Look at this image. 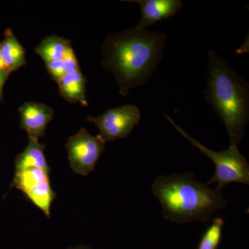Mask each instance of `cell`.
<instances>
[{
  "label": "cell",
  "instance_id": "obj_1",
  "mask_svg": "<svg viewBox=\"0 0 249 249\" xmlns=\"http://www.w3.org/2000/svg\"><path fill=\"white\" fill-rule=\"evenodd\" d=\"M165 42L163 33L135 27L107 36L102 66L114 76L122 96L148 81L163 59Z\"/></svg>",
  "mask_w": 249,
  "mask_h": 249
},
{
  "label": "cell",
  "instance_id": "obj_2",
  "mask_svg": "<svg viewBox=\"0 0 249 249\" xmlns=\"http://www.w3.org/2000/svg\"><path fill=\"white\" fill-rule=\"evenodd\" d=\"M152 189L165 219L178 224L210 222L213 214L227 204L221 191L196 181L193 172L159 175Z\"/></svg>",
  "mask_w": 249,
  "mask_h": 249
},
{
  "label": "cell",
  "instance_id": "obj_3",
  "mask_svg": "<svg viewBox=\"0 0 249 249\" xmlns=\"http://www.w3.org/2000/svg\"><path fill=\"white\" fill-rule=\"evenodd\" d=\"M206 102L224 123L231 144L238 145L249 119V85L213 51L208 53Z\"/></svg>",
  "mask_w": 249,
  "mask_h": 249
},
{
  "label": "cell",
  "instance_id": "obj_4",
  "mask_svg": "<svg viewBox=\"0 0 249 249\" xmlns=\"http://www.w3.org/2000/svg\"><path fill=\"white\" fill-rule=\"evenodd\" d=\"M167 120L176 129L178 133L187 139L201 153L207 156L213 162L215 172L212 178L206 183L207 186L217 183L215 189L221 191L223 188L231 183H249V164L248 160L239 151L237 145L231 144L227 150L216 152L210 150L199 141L193 138L171 119L164 114Z\"/></svg>",
  "mask_w": 249,
  "mask_h": 249
},
{
  "label": "cell",
  "instance_id": "obj_5",
  "mask_svg": "<svg viewBox=\"0 0 249 249\" xmlns=\"http://www.w3.org/2000/svg\"><path fill=\"white\" fill-rule=\"evenodd\" d=\"M65 148L71 170L78 175L88 176L94 170L106 149V142L99 135H91L86 129L81 128L69 137Z\"/></svg>",
  "mask_w": 249,
  "mask_h": 249
},
{
  "label": "cell",
  "instance_id": "obj_6",
  "mask_svg": "<svg viewBox=\"0 0 249 249\" xmlns=\"http://www.w3.org/2000/svg\"><path fill=\"white\" fill-rule=\"evenodd\" d=\"M142 113L137 106L127 104L109 109L101 115L88 116L87 121L97 127L98 135L105 142L125 139L135 126L139 124Z\"/></svg>",
  "mask_w": 249,
  "mask_h": 249
},
{
  "label": "cell",
  "instance_id": "obj_7",
  "mask_svg": "<svg viewBox=\"0 0 249 249\" xmlns=\"http://www.w3.org/2000/svg\"><path fill=\"white\" fill-rule=\"evenodd\" d=\"M13 186L22 192L28 199L50 217V210L55 193L52 190L49 175L36 167L15 172Z\"/></svg>",
  "mask_w": 249,
  "mask_h": 249
},
{
  "label": "cell",
  "instance_id": "obj_8",
  "mask_svg": "<svg viewBox=\"0 0 249 249\" xmlns=\"http://www.w3.org/2000/svg\"><path fill=\"white\" fill-rule=\"evenodd\" d=\"M140 6V20L135 27L137 30H146L156 22L175 16L182 9L181 0H125Z\"/></svg>",
  "mask_w": 249,
  "mask_h": 249
},
{
  "label": "cell",
  "instance_id": "obj_9",
  "mask_svg": "<svg viewBox=\"0 0 249 249\" xmlns=\"http://www.w3.org/2000/svg\"><path fill=\"white\" fill-rule=\"evenodd\" d=\"M21 116V128L29 137L38 139L45 134L47 124L52 121L53 110L44 103L27 102L18 109Z\"/></svg>",
  "mask_w": 249,
  "mask_h": 249
},
{
  "label": "cell",
  "instance_id": "obj_10",
  "mask_svg": "<svg viewBox=\"0 0 249 249\" xmlns=\"http://www.w3.org/2000/svg\"><path fill=\"white\" fill-rule=\"evenodd\" d=\"M60 94L66 101L71 103H80L88 106L86 98V79L80 70L67 73L57 82Z\"/></svg>",
  "mask_w": 249,
  "mask_h": 249
},
{
  "label": "cell",
  "instance_id": "obj_11",
  "mask_svg": "<svg viewBox=\"0 0 249 249\" xmlns=\"http://www.w3.org/2000/svg\"><path fill=\"white\" fill-rule=\"evenodd\" d=\"M45 146L46 144L40 143L38 139L29 137V142L25 150L16 156L15 172L20 171L28 167H36L49 175L51 169L44 153Z\"/></svg>",
  "mask_w": 249,
  "mask_h": 249
},
{
  "label": "cell",
  "instance_id": "obj_12",
  "mask_svg": "<svg viewBox=\"0 0 249 249\" xmlns=\"http://www.w3.org/2000/svg\"><path fill=\"white\" fill-rule=\"evenodd\" d=\"M1 55L6 70L10 73L25 65V49L19 43L11 29H6L0 42Z\"/></svg>",
  "mask_w": 249,
  "mask_h": 249
},
{
  "label": "cell",
  "instance_id": "obj_13",
  "mask_svg": "<svg viewBox=\"0 0 249 249\" xmlns=\"http://www.w3.org/2000/svg\"><path fill=\"white\" fill-rule=\"evenodd\" d=\"M71 47L70 40L58 36H48L43 39L35 49L36 53L49 62L60 60L65 56L67 49Z\"/></svg>",
  "mask_w": 249,
  "mask_h": 249
},
{
  "label": "cell",
  "instance_id": "obj_14",
  "mask_svg": "<svg viewBox=\"0 0 249 249\" xmlns=\"http://www.w3.org/2000/svg\"><path fill=\"white\" fill-rule=\"evenodd\" d=\"M224 222L221 217L213 221L212 224L204 232L198 249H216L220 243Z\"/></svg>",
  "mask_w": 249,
  "mask_h": 249
},
{
  "label": "cell",
  "instance_id": "obj_15",
  "mask_svg": "<svg viewBox=\"0 0 249 249\" xmlns=\"http://www.w3.org/2000/svg\"><path fill=\"white\" fill-rule=\"evenodd\" d=\"M45 65L52 79L56 81V83L60 78L67 73L66 65L63 59L46 62Z\"/></svg>",
  "mask_w": 249,
  "mask_h": 249
},
{
  "label": "cell",
  "instance_id": "obj_16",
  "mask_svg": "<svg viewBox=\"0 0 249 249\" xmlns=\"http://www.w3.org/2000/svg\"><path fill=\"white\" fill-rule=\"evenodd\" d=\"M62 59L65 61V65H66L67 73L80 70L76 54H75L73 49H72L71 46L67 49L65 56Z\"/></svg>",
  "mask_w": 249,
  "mask_h": 249
},
{
  "label": "cell",
  "instance_id": "obj_17",
  "mask_svg": "<svg viewBox=\"0 0 249 249\" xmlns=\"http://www.w3.org/2000/svg\"><path fill=\"white\" fill-rule=\"evenodd\" d=\"M10 74L9 72L6 71H0V101L2 100L3 88L6 80Z\"/></svg>",
  "mask_w": 249,
  "mask_h": 249
},
{
  "label": "cell",
  "instance_id": "obj_18",
  "mask_svg": "<svg viewBox=\"0 0 249 249\" xmlns=\"http://www.w3.org/2000/svg\"><path fill=\"white\" fill-rule=\"evenodd\" d=\"M0 71H6L5 67L4 60H3L2 55H1V47H0Z\"/></svg>",
  "mask_w": 249,
  "mask_h": 249
},
{
  "label": "cell",
  "instance_id": "obj_19",
  "mask_svg": "<svg viewBox=\"0 0 249 249\" xmlns=\"http://www.w3.org/2000/svg\"><path fill=\"white\" fill-rule=\"evenodd\" d=\"M66 249H96L91 248V247H89V246L85 245H80L77 246V247H69V248H67Z\"/></svg>",
  "mask_w": 249,
  "mask_h": 249
}]
</instances>
